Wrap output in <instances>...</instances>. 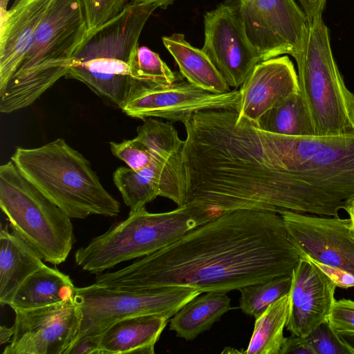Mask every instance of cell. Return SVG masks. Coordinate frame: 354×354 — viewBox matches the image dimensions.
Here are the masks:
<instances>
[{"instance_id":"7402d4cb","label":"cell","mask_w":354,"mask_h":354,"mask_svg":"<svg viewBox=\"0 0 354 354\" xmlns=\"http://www.w3.org/2000/svg\"><path fill=\"white\" fill-rule=\"evenodd\" d=\"M162 40L187 81L211 93H223L232 90L207 55L202 49L192 46L183 34L164 36Z\"/></svg>"},{"instance_id":"f35d334b","label":"cell","mask_w":354,"mask_h":354,"mask_svg":"<svg viewBox=\"0 0 354 354\" xmlns=\"http://www.w3.org/2000/svg\"><path fill=\"white\" fill-rule=\"evenodd\" d=\"M132 1L143 3H158L162 8H165L173 3L174 0H131Z\"/></svg>"},{"instance_id":"f546056e","label":"cell","mask_w":354,"mask_h":354,"mask_svg":"<svg viewBox=\"0 0 354 354\" xmlns=\"http://www.w3.org/2000/svg\"><path fill=\"white\" fill-rule=\"evenodd\" d=\"M110 148L116 158L135 171H140L150 166L154 160L152 153L136 138L120 142H111Z\"/></svg>"},{"instance_id":"5b68a950","label":"cell","mask_w":354,"mask_h":354,"mask_svg":"<svg viewBox=\"0 0 354 354\" xmlns=\"http://www.w3.org/2000/svg\"><path fill=\"white\" fill-rule=\"evenodd\" d=\"M221 214L190 203L162 213H150L145 207L129 212L126 219L77 250L75 261L82 270L100 274L120 263L152 254Z\"/></svg>"},{"instance_id":"9c48e42d","label":"cell","mask_w":354,"mask_h":354,"mask_svg":"<svg viewBox=\"0 0 354 354\" xmlns=\"http://www.w3.org/2000/svg\"><path fill=\"white\" fill-rule=\"evenodd\" d=\"M201 293L194 288L178 286L121 290L93 283L76 288L74 299L82 315L76 339L101 335L114 323L130 317L158 315L169 319Z\"/></svg>"},{"instance_id":"ab89813d","label":"cell","mask_w":354,"mask_h":354,"mask_svg":"<svg viewBox=\"0 0 354 354\" xmlns=\"http://www.w3.org/2000/svg\"><path fill=\"white\" fill-rule=\"evenodd\" d=\"M339 337L354 350V333H338Z\"/></svg>"},{"instance_id":"4dcf8cb0","label":"cell","mask_w":354,"mask_h":354,"mask_svg":"<svg viewBox=\"0 0 354 354\" xmlns=\"http://www.w3.org/2000/svg\"><path fill=\"white\" fill-rule=\"evenodd\" d=\"M128 0H82L88 32L116 17Z\"/></svg>"},{"instance_id":"9a60e30c","label":"cell","mask_w":354,"mask_h":354,"mask_svg":"<svg viewBox=\"0 0 354 354\" xmlns=\"http://www.w3.org/2000/svg\"><path fill=\"white\" fill-rule=\"evenodd\" d=\"M337 286L308 256L292 272L290 308L286 327L291 335L306 337L327 320Z\"/></svg>"},{"instance_id":"836d02e7","label":"cell","mask_w":354,"mask_h":354,"mask_svg":"<svg viewBox=\"0 0 354 354\" xmlns=\"http://www.w3.org/2000/svg\"><path fill=\"white\" fill-rule=\"evenodd\" d=\"M311 260L333 280L337 288H354V274L352 273Z\"/></svg>"},{"instance_id":"8fae6325","label":"cell","mask_w":354,"mask_h":354,"mask_svg":"<svg viewBox=\"0 0 354 354\" xmlns=\"http://www.w3.org/2000/svg\"><path fill=\"white\" fill-rule=\"evenodd\" d=\"M184 79L180 75L172 84L163 86L131 77L121 109L134 118H158L182 123L201 111L221 109L237 111L240 99L239 89L214 93Z\"/></svg>"},{"instance_id":"d6986e66","label":"cell","mask_w":354,"mask_h":354,"mask_svg":"<svg viewBox=\"0 0 354 354\" xmlns=\"http://www.w3.org/2000/svg\"><path fill=\"white\" fill-rule=\"evenodd\" d=\"M169 319L142 315L121 319L101 334L100 354H153Z\"/></svg>"},{"instance_id":"30bf717a","label":"cell","mask_w":354,"mask_h":354,"mask_svg":"<svg viewBox=\"0 0 354 354\" xmlns=\"http://www.w3.org/2000/svg\"><path fill=\"white\" fill-rule=\"evenodd\" d=\"M261 61L301 50L308 20L295 0H225Z\"/></svg>"},{"instance_id":"d4e9b609","label":"cell","mask_w":354,"mask_h":354,"mask_svg":"<svg viewBox=\"0 0 354 354\" xmlns=\"http://www.w3.org/2000/svg\"><path fill=\"white\" fill-rule=\"evenodd\" d=\"M257 126L266 132L281 136L315 135L311 119L300 91L266 112L259 120Z\"/></svg>"},{"instance_id":"f1b7e54d","label":"cell","mask_w":354,"mask_h":354,"mask_svg":"<svg viewBox=\"0 0 354 354\" xmlns=\"http://www.w3.org/2000/svg\"><path fill=\"white\" fill-rule=\"evenodd\" d=\"M304 337L314 354H354V350L344 342L327 320Z\"/></svg>"},{"instance_id":"52a82bcc","label":"cell","mask_w":354,"mask_h":354,"mask_svg":"<svg viewBox=\"0 0 354 354\" xmlns=\"http://www.w3.org/2000/svg\"><path fill=\"white\" fill-rule=\"evenodd\" d=\"M329 33L322 17L308 21L303 47L295 58L300 92L316 136L354 129V93L335 60Z\"/></svg>"},{"instance_id":"ffe728a7","label":"cell","mask_w":354,"mask_h":354,"mask_svg":"<svg viewBox=\"0 0 354 354\" xmlns=\"http://www.w3.org/2000/svg\"><path fill=\"white\" fill-rule=\"evenodd\" d=\"M39 253L15 231L0 232V304L8 305L23 282L45 264Z\"/></svg>"},{"instance_id":"3957f363","label":"cell","mask_w":354,"mask_h":354,"mask_svg":"<svg viewBox=\"0 0 354 354\" xmlns=\"http://www.w3.org/2000/svg\"><path fill=\"white\" fill-rule=\"evenodd\" d=\"M87 33L82 0H52L30 48L0 89V111L9 113L30 106L66 77Z\"/></svg>"},{"instance_id":"4316f807","label":"cell","mask_w":354,"mask_h":354,"mask_svg":"<svg viewBox=\"0 0 354 354\" xmlns=\"http://www.w3.org/2000/svg\"><path fill=\"white\" fill-rule=\"evenodd\" d=\"M137 128L136 138L155 155L172 156L180 153L184 145L177 129L169 122L147 118Z\"/></svg>"},{"instance_id":"8992f818","label":"cell","mask_w":354,"mask_h":354,"mask_svg":"<svg viewBox=\"0 0 354 354\" xmlns=\"http://www.w3.org/2000/svg\"><path fill=\"white\" fill-rule=\"evenodd\" d=\"M160 5L131 1L114 18L87 33L75 52L67 78L79 80L118 108L131 80L130 57L147 21Z\"/></svg>"},{"instance_id":"e0dca14e","label":"cell","mask_w":354,"mask_h":354,"mask_svg":"<svg viewBox=\"0 0 354 354\" xmlns=\"http://www.w3.org/2000/svg\"><path fill=\"white\" fill-rule=\"evenodd\" d=\"M113 180L130 212L145 207L157 196L167 198L177 205L185 201L186 178L172 162L154 160L140 171L120 167L114 171Z\"/></svg>"},{"instance_id":"2e32d148","label":"cell","mask_w":354,"mask_h":354,"mask_svg":"<svg viewBox=\"0 0 354 354\" xmlns=\"http://www.w3.org/2000/svg\"><path fill=\"white\" fill-rule=\"evenodd\" d=\"M239 90L238 117L257 125L266 112L300 91L294 64L286 55L259 62Z\"/></svg>"},{"instance_id":"8d00e7d4","label":"cell","mask_w":354,"mask_h":354,"mask_svg":"<svg viewBox=\"0 0 354 354\" xmlns=\"http://www.w3.org/2000/svg\"><path fill=\"white\" fill-rule=\"evenodd\" d=\"M14 334V326L7 327L1 326L0 327V344L1 345L10 342Z\"/></svg>"},{"instance_id":"44dd1931","label":"cell","mask_w":354,"mask_h":354,"mask_svg":"<svg viewBox=\"0 0 354 354\" xmlns=\"http://www.w3.org/2000/svg\"><path fill=\"white\" fill-rule=\"evenodd\" d=\"M75 288L68 275L44 265L23 282L8 306L29 309L64 302L74 298Z\"/></svg>"},{"instance_id":"7a4b0ae2","label":"cell","mask_w":354,"mask_h":354,"mask_svg":"<svg viewBox=\"0 0 354 354\" xmlns=\"http://www.w3.org/2000/svg\"><path fill=\"white\" fill-rule=\"evenodd\" d=\"M186 203L224 213L288 212L285 164L272 134L235 109H210L183 123Z\"/></svg>"},{"instance_id":"74e56055","label":"cell","mask_w":354,"mask_h":354,"mask_svg":"<svg viewBox=\"0 0 354 354\" xmlns=\"http://www.w3.org/2000/svg\"><path fill=\"white\" fill-rule=\"evenodd\" d=\"M344 210L347 212L349 216L350 224L349 230L352 239L354 241V200L350 202V203L346 207Z\"/></svg>"},{"instance_id":"5bb4252c","label":"cell","mask_w":354,"mask_h":354,"mask_svg":"<svg viewBox=\"0 0 354 354\" xmlns=\"http://www.w3.org/2000/svg\"><path fill=\"white\" fill-rule=\"evenodd\" d=\"M286 229L301 254L354 274V241L349 218L287 212Z\"/></svg>"},{"instance_id":"d6a6232c","label":"cell","mask_w":354,"mask_h":354,"mask_svg":"<svg viewBox=\"0 0 354 354\" xmlns=\"http://www.w3.org/2000/svg\"><path fill=\"white\" fill-rule=\"evenodd\" d=\"M101 335L82 336L71 346L67 354H100Z\"/></svg>"},{"instance_id":"4fadbf2b","label":"cell","mask_w":354,"mask_h":354,"mask_svg":"<svg viewBox=\"0 0 354 354\" xmlns=\"http://www.w3.org/2000/svg\"><path fill=\"white\" fill-rule=\"evenodd\" d=\"M201 48L230 87L238 89L261 62L232 9L220 4L204 15Z\"/></svg>"},{"instance_id":"cb8c5ba5","label":"cell","mask_w":354,"mask_h":354,"mask_svg":"<svg viewBox=\"0 0 354 354\" xmlns=\"http://www.w3.org/2000/svg\"><path fill=\"white\" fill-rule=\"evenodd\" d=\"M290 308V294L281 297L258 317L247 349L248 354H280L285 338Z\"/></svg>"},{"instance_id":"ba28073f","label":"cell","mask_w":354,"mask_h":354,"mask_svg":"<svg viewBox=\"0 0 354 354\" xmlns=\"http://www.w3.org/2000/svg\"><path fill=\"white\" fill-rule=\"evenodd\" d=\"M0 207L13 231L44 261L64 262L74 243L70 218L19 171L12 160L0 167Z\"/></svg>"},{"instance_id":"e575fe53","label":"cell","mask_w":354,"mask_h":354,"mask_svg":"<svg viewBox=\"0 0 354 354\" xmlns=\"http://www.w3.org/2000/svg\"><path fill=\"white\" fill-rule=\"evenodd\" d=\"M280 354H314L304 337L291 335L286 337Z\"/></svg>"},{"instance_id":"7c38bea8","label":"cell","mask_w":354,"mask_h":354,"mask_svg":"<svg viewBox=\"0 0 354 354\" xmlns=\"http://www.w3.org/2000/svg\"><path fill=\"white\" fill-rule=\"evenodd\" d=\"M14 311V334L3 354H67L82 318L74 298Z\"/></svg>"},{"instance_id":"484cf974","label":"cell","mask_w":354,"mask_h":354,"mask_svg":"<svg viewBox=\"0 0 354 354\" xmlns=\"http://www.w3.org/2000/svg\"><path fill=\"white\" fill-rule=\"evenodd\" d=\"M291 285L292 274L245 286L239 290V308L245 314L257 318L272 303L288 294Z\"/></svg>"},{"instance_id":"d590c367","label":"cell","mask_w":354,"mask_h":354,"mask_svg":"<svg viewBox=\"0 0 354 354\" xmlns=\"http://www.w3.org/2000/svg\"><path fill=\"white\" fill-rule=\"evenodd\" d=\"M308 21L322 17L327 0H297Z\"/></svg>"},{"instance_id":"603a6c76","label":"cell","mask_w":354,"mask_h":354,"mask_svg":"<svg viewBox=\"0 0 354 354\" xmlns=\"http://www.w3.org/2000/svg\"><path fill=\"white\" fill-rule=\"evenodd\" d=\"M187 302L170 319L169 329L177 337L193 340L208 330L223 315L232 309L224 292H206Z\"/></svg>"},{"instance_id":"6da1fadb","label":"cell","mask_w":354,"mask_h":354,"mask_svg":"<svg viewBox=\"0 0 354 354\" xmlns=\"http://www.w3.org/2000/svg\"><path fill=\"white\" fill-rule=\"evenodd\" d=\"M302 256L280 214L234 210L127 266L95 274L94 283L121 290L178 286L227 292L291 274Z\"/></svg>"},{"instance_id":"83f0119b","label":"cell","mask_w":354,"mask_h":354,"mask_svg":"<svg viewBox=\"0 0 354 354\" xmlns=\"http://www.w3.org/2000/svg\"><path fill=\"white\" fill-rule=\"evenodd\" d=\"M131 77L151 84L168 86L181 75L172 71L159 55L146 46H137L130 57Z\"/></svg>"},{"instance_id":"ac0fdd59","label":"cell","mask_w":354,"mask_h":354,"mask_svg":"<svg viewBox=\"0 0 354 354\" xmlns=\"http://www.w3.org/2000/svg\"><path fill=\"white\" fill-rule=\"evenodd\" d=\"M52 0H17L1 11L0 89L30 48L37 27Z\"/></svg>"},{"instance_id":"277c9868","label":"cell","mask_w":354,"mask_h":354,"mask_svg":"<svg viewBox=\"0 0 354 354\" xmlns=\"http://www.w3.org/2000/svg\"><path fill=\"white\" fill-rule=\"evenodd\" d=\"M20 173L71 218L117 216L120 204L102 186L89 161L59 138L18 147L10 158Z\"/></svg>"},{"instance_id":"1f68e13d","label":"cell","mask_w":354,"mask_h":354,"mask_svg":"<svg viewBox=\"0 0 354 354\" xmlns=\"http://www.w3.org/2000/svg\"><path fill=\"white\" fill-rule=\"evenodd\" d=\"M327 321L337 333H354V301L335 299Z\"/></svg>"}]
</instances>
